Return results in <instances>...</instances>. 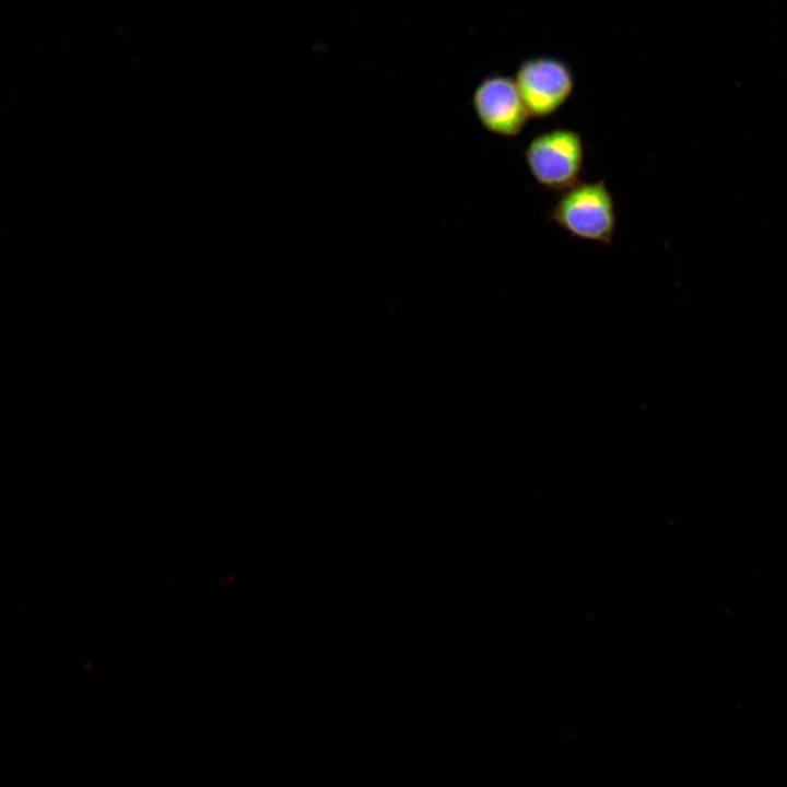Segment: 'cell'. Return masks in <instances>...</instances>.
<instances>
[{
    "instance_id": "obj_1",
    "label": "cell",
    "mask_w": 787,
    "mask_h": 787,
    "mask_svg": "<svg viewBox=\"0 0 787 787\" xmlns=\"http://www.w3.org/2000/svg\"><path fill=\"white\" fill-rule=\"evenodd\" d=\"M549 221L573 237L611 245L616 209L606 180L578 181L562 191L550 210Z\"/></svg>"
},
{
    "instance_id": "obj_2",
    "label": "cell",
    "mask_w": 787,
    "mask_h": 787,
    "mask_svg": "<svg viewBox=\"0 0 787 787\" xmlns=\"http://www.w3.org/2000/svg\"><path fill=\"white\" fill-rule=\"evenodd\" d=\"M524 157L538 185L562 192L580 181L585 161L583 136L566 128L543 131L528 142Z\"/></svg>"
},
{
    "instance_id": "obj_3",
    "label": "cell",
    "mask_w": 787,
    "mask_h": 787,
    "mask_svg": "<svg viewBox=\"0 0 787 787\" xmlns=\"http://www.w3.org/2000/svg\"><path fill=\"white\" fill-rule=\"evenodd\" d=\"M515 83L530 118L545 119L555 115L575 90L572 68L552 56H535L518 66Z\"/></svg>"
},
{
    "instance_id": "obj_4",
    "label": "cell",
    "mask_w": 787,
    "mask_h": 787,
    "mask_svg": "<svg viewBox=\"0 0 787 787\" xmlns=\"http://www.w3.org/2000/svg\"><path fill=\"white\" fill-rule=\"evenodd\" d=\"M472 108L481 126L495 136L514 138L530 119L514 78L490 74L472 94Z\"/></svg>"
}]
</instances>
